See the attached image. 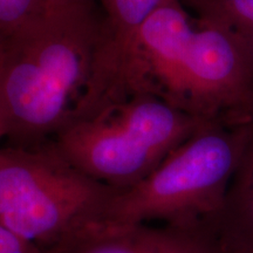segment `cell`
<instances>
[{"label":"cell","mask_w":253,"mask_h":253,"mask_svg":"<svg viewBox=\"0 0 253 253\" xmlns=\"http://www.w3.org/2000/svg\"><path fill=\"white\" fill-rule=\"evenodd\" d=\"M126 89L157 95L204 121L253 109V72L243 53L181 0L167 1L142 27Z\"/></svg>","instance_id":"2"},{"label":"cell","mask_w":253,"mask_h":253,"mask_svg":"<svg viewBox=\"0 0 253 253\" xmlns=\"http://www.w3.org/2000/svg\"><path fill=\"white\" fill-rule=\"evenodd\" d=\"M41 1H42L45 11H52V9H60L75 5L86 4V2L95 1V0H41Z\"/></svg>","instance_id":"11"},{"label":"cell","mask_w":253,"mask_h":253,"mask_svg":"<svg viewBox=\"0 0 253 253\" xmlns=\"http://www.w3.org/2000/svg\"><path fill=\"white\" fill-rule=\"evenodd\" d=\"M95 1L102 13V40L93 77L69 123L90 118L129 97L126 79L138 34L148 19L169 0Z\"/></svg>","instance_id":"6"},{"label":"cell","mask_w":253,"mask_h":253,"mask_svg":"<svg viewBox=\"0 0 253 253\" xmlns=\"http://www.w3.org/2000/svg\"><path fill=\"white\" fill-rule=\"evenodd\" d=\"M208 122L157 95L136 93L69 123L50 142L79 171L123 191L145 178Z\"/></svg>","instance_id":"3"},{"label":"cell","mask_w":253,"mask_h":253,"mask_svg":"<svg viewBox=\"0 0 253 253\" xmlns=\"http://www.w3.org/2000/svg\"><path fill=\"white\" fill-rule=\"evenodd\" d=\"M42 253H208L182 233L141 225L91 224Z\"/></svg>","instance_id":"7"},{"label":"cell","mask_w":253,"mask_h":253,"mask_svg":"<svg viewBox=\"0 0 253 253\" xmlns=\"http://www.w3.org/2000/svg\"><path fill=\"white\" fill-rule=\"evenodd\" d=\"M0 61H1V36H0ZM0 122H1V104H0Z\"/></svg>","instance_id":"12"},{"label":"cell","mask_w":253,"mask_h":253,"mask_svg":"<svg viewBox=\"0 0 253 253\" xmlns=\"http://www.w3.org/2000/svg\"><path fill=\"white\" fill-rule=\"evenodd\" d=\"M118 192L72 167L52 142L0 145V225L41 250L102 220Z\"/></svg>","instance_id":"4"},{"label":"cell","mask_w":253,"mask_h":253,"mask_svg":"<svg viewBox=\"0 0 253 253\" xmlns=\"http://www.w3.org/2000/svg\"><path fill=\"white\" fill-rule=\"evenodd\" d=\"M252 209H253V197H252Z\"/></svg>","instance_id":"13"},{"label":"cell","mask_w":253,"mask_h":253,"mask_svg":"<svg viewBox=\"0 0 253 253\" xmlns=\"http://www.w3.org/2000/svg\"><path fill=\"white\" fill-rule=\"evenodd\" d=\"M102 27L89 1L45 11L1 37L0 143L34 149L68 125L93 77Z\"/></svg>","instance_id":"1"},{"label":"cell","mask_w":253,"mask_h":253,"mask_svg":"<svg viewBox=\"0 0 253 253\" xmlns=\"http://www.w3.org/2000/svg\"><path fill=\"white\" fill-rule=\"evenodd\" d=\"M237 154L235 136L216 121L208 122L145 178L114 196L101 223L141 225L154 220L184 221L205 212L214 204Z\"/></svg>","instance_id":"5"},{"label":"cell","mask_w":253,"mask_h":253,"mask_svg":"<svg viewBox=\"0 0 253 253\" xmlns=\"http://www.w3.org/2000/svg\"><path fill=\"white\" fill-rule=\"evenodd\" d=\"M0 253H42V250L0 225Z\"/></svg>","instance_id":"10"},{"label":"cell","mask_w":253,"mask_h":253,"mask_svg":"<svg viewBox=\"0 0 253 253\" xmlns=\"http://www.w3.org/2000/svg\"><path fill=\"white\" fill-rule=\"evenodd\" d=\"M201 23L230 37L240 50L253 49V0H181Z\"/></svg>","instance_id":"8"},{"label":"cell","mask_w":253,"mask_h":253,"mask_svg":"<svg viewBox=\"0 0 253 253\" xmlns=\"http://www.w3.org/2000/svg\"><path fill=\"white\" fill-rule=\"evenodd\" d=\"M43 12L41 0H0V36L14 33Z\"/></svg>","instance_id":"9"}]
</instances>
